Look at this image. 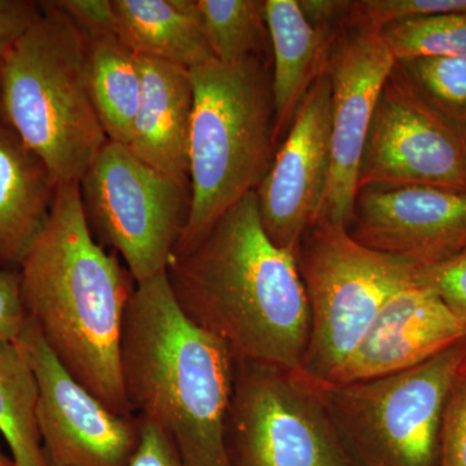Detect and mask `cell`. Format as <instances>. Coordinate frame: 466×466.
I'll return each mask as SVG.
<instances>
[{
    "label": "cell",
    "mask_w": 466,
    "mask_h": 466,
    "mask_svg": "<svg viewBox=\"0 0 466 466\" xmlns=\"http://www.w3.org/2000/svg\"><path fill=\"white\" fill-rule=\"evenodd\" d=\"M119 363L134 415L157 425L187 466H231L226 421L236 359L222 339L187 317L167 272L137 284Z\"/></svg>",
    "instance_id": "3957f363"
},
{
    "label": "cell",
    "mask_w": 466,
    "mask_h": 466,
    "mask_svg": "<svg viewBox=\"0 0 466 466\" xmlns=\"http://www.w3.org/2000/svg\"><path fill=\"white\" fill-rule=\"evenodd\" d=\"M438 466H466V376L456 377L447 397Z\"/></svg>",
    "instance_id": "4316f807"
},
{
    "label": "cell",
    "mask_w": 466,
    "mask_h": 466,
    "mask_svg": "<svg viewBox=\"0 0 466 466\" xmlns=\"http://www.w3.org/2000/svg\"><path fill=\"white\" fill-rule=\"evenodd\" d=\"M208 47L223 64L267 56L269 36L262 0H198Z\"/></svg>",
    "instance_id": "7402d4cb"
},
{
    "label": "cell",
    "mask_w": 466,
    "mask_h": 466,
    "mask_svg": "<svg viewBox=\"0 0 466 466\" xmlns=\"http://www.w3.org/2000/svg\"><path fill=\"white\" fill-rule=\"evenodd\" d=\"M466 327L424 285L395 293L330 383L367 381L403 372L465 341Z\"/></svg>",
    "instance_id": "9a60e30c"
},
{
    "label": "cell",
    "mask_w": 466,
    "mask_h": 466,
    "mask_svg": "<svg viewBox=\"0 0 466 466\" xmlns=\"http://www.w3.org/2000/svg\"><path fill=\"white\" fill-rule=\"evenodd\" d=\"M415 279L466 327V250L434 265L417 266Z\"/></svg>",
    "instance_id": "484cf974"
},
{
    "label": "cell",
    "mask_w": 466,
    "mask_h": 466,
    "mask_svg": "<svg viewBox=\"0 0 466 466\" xmlns=\"http://www.w3.org/2000/svg\"><path fill=\"white\" fill-rule=\"evenodd\" d=\"M265 18L274 58L272 94L279 148L320 69L330 34L319 32L309 23L299 0H265Z\"/></svg>",
    "instance_id": "d6986e66"
},
{
    "label": "cell",
    "mask_w": 466,
    "mask_h": 466,
    "mask_svg": "<svg viewBox=\"0 0 466 466\" xmlns=\"http://www.w3.org/2000/svg\"><path fill=\"white\" fill-rule=\"evenodd\" d=\"M466 12V0H358L346 24L381 33L383 27L410 18Z\"/></svg>",
    "instance_id": "d4e9b609"
},
{
    "label": "cell",
    "mask_w": 466,
    "mask_h": 466,
    "mask_svg": "<svg viewBox=\"0 0 466 466\" xmlns=\"http://www.w3.org/2000/svg\"><path fill=\"white\" fill-rule=\"evenodd\" d=\"M464 146H465V153H466V131H465V134H464Z\"/></svg>",
    "instance_id": "d590c367"
},
{
    "label": "cell",
    "mask_w": 466,
    "mask_h": 466,
    "mask_svg": "<svg viewBox=\"0 0 466 466\" xmlns=\"http://www.w3.org/2000/svg\"><path fill=\"white\" fill-rule=\"evenodd\" d=\"M191 208L177 249L200 238L226 211L256 192L271 167L275 143L272 70L267 56L189 70Z\"/></svg>",
    "instance_id": "5b68a950"
},
{
    "label": "cell",
    "mask_w": 466,
    "mask_h": 466,
    "mask_svg": "<svg viewBox=\"0 0 466 466\" xmlns=\"http://www.w3.org/2000/svg\"><path fill=\"white\" fill-rule=\"evenodd\" d=\"M88 39L92 104L106 137L127 147L142 97L139 57L115 35Z\"/></svg>",
    "instance_id": "ffe728a7"
},
{
    "label": "cell",
    "mask_w": 466,
    "mask_h": 466,
    "mask_svg": "<svg viewBox=\"0 0 466 466\" xmlns=\"http://www.w3.org/2000/svg\"><path fill=\"white\" fill-rule=\"evenodd\" d=\"M88 228L125 260L137 284L167 271L188 222L191 187L109 140L79 182Z\"/></svg>",
    "instance_id": "ba28073f"
},
{
    "label": "cell",
    "mask_w": 466,
    "mask_h": 466,
    "mask_svg": "<svg viewBox=\"0 0 466 466\" xmlns=\"http://www.w3.org/2000/svg\"><path fill=\"white\" fill-rule=\"evenodd\" d=\"M323 61L332 87V167L319 219L348 228L368 130L395 60L381 33L345 24L328 38Z\"/></svg>",
    "instance_id": "4fadbf2b"
},
{
    "label": "cell",
    "mask_w": 466,
    "mask_h": 466,
    "mask_svg": "<svg viewBox=\"0 0 466 466\" xmlns=\"http://www.w3.org/2000/svg\"><path fill=\"white\" fill-rule=\"evenodd\" d=\"M18 271L27 319L52 354L113 413L134 419L119 346L137 283L92 236L79 183L57 187L47 225Z\"/></svg>",
    "instance_id": "7a4b0ae2"
},
{
    "label": "cell",
    "mask_w": 466,
    "mask_h": 466,
    "mask_svg": "<svg viewBox=\"0 0 466 466\" xmlns=\"http://www.w3.org/2000/svg\"><path fill=\"white\" fill-rule=\"evenodd\" d=\"M36 383V425L48 466H127L139 420L116 415L63 367L32 321L18 337Z\"/></svg>",
    "instance_id": "8fae6325"
},
{
    "label": "cell",
    "mask_w": 466,
    "mask_h": 466,
    "mask_svg": "<svg viewBox=\"0 0 466 466\" xmlns=\"http://www.w3.org/2000/svg\"><path fill=\"white\" fill-rule=\"evenodd\" d=\"M175 299L236 360L299 372L311 314L296 256L269 240L256 192L226 211L167 267Z\"/></svg>",
    "instance_id": "6da1fadb"
},
{
    "label": "cell",
    "mask_w": 466,
    "mask_h": 466,
    "mask_svg": "<svg viewBox=\"0 0 466 466\" xmlns=\"http://www.w3.org/2000/svg\"><path fill=\"white\" fill-rule=\"evenodd\" d=\"M41 12V2L0 0V60L32 29Z\"/></svg>",
    "instance_id": "f546056e"
},
{
    "label": "cell",
    "mask_w": 466,
    "mask_h": 466,
    "mask_svg": "<svg viewBox=\"0 0 466 466\" xmlns=\"http://www.w3.org/2000/svg\"><path fill=\"white\" fill-rule=\"evenodd\" d=\"M348 231L359 244L413 266L466 250V192L431 186L359 189Z\"/></svg>",
    "instance_id": "5bb4252c"
},
{
    "label": "cell",
    "mask_w": 466,
    "mask_h": 466,
    "mask_svg": "<svg viewBox=\"0 0 466 466\" xmlns=\"http://www.w3.org/2000/svg\"><path fill=\"white\" fill-rule=\"evenodd\" d=\"M459 375L466 376V357L462 361L461 367H460Z\"/></svg>",
    "instance_id": "836d02e7"
},
{
    "label": "cell",
    "mask_w": 466,
    "mask_h": 466,
    "mask_svg": "<svg viewBox=\"0 0 466 466\" xmlns=\"http://www.w3.org/2000/svg\"><path fill=\"white\" fill-rule=\"evenodd\" d=\"M381 36L395 61L466 56V12L400 21L383 27Z\"/></svg>",
    "instance_id": "cb8c5ba5"
},
{
    "label": "cell",
    "mask_w": 466,
    "mask_h": 466,
    "mask_svg": "<svg viewBox=\"0 0 466 466\" xmlns=\"http://www.w3.org/2000/svg\"><path fill=\"white\" fill-rule=\"evenodd\" d=\"M58 184L0 118V268L20 269L50 218Z\"/></svg>",
    "instance_id": "e0dca14e"
},
{
    "label": "cell",
    "mask_w": 466,
    "mask_h": 466,
    "mask_svg": "<svg viewBox=\"0 0 466 466\" xmlns=\"http://www.w3.org/2000/svg\"><path fill=\"white\" fill-rule=\"evenodd\" d=\"M27 319L18 269L0 268V339L16 342Z\"/></svg>",
    "instance_id": "83f0119b"
},
{
    "label": "cell",
    "mask_w": 466,
    "mask_h": 466,
    "mask_svg": "<svg viewBox=\"0 0 466 466\" xmlns=\"http://www.w3.org/2000/svg\"><path fill=\"white\" fill-rule=\"evenodd\" d=\"M0 466H15L12 459L3 452L2 447H0Z\"/></svg>",
    "instance_id": "d6a6232c"
},
{
    "label": "cell",
    "mask_w": 466,
    "mask_h": 466,
    "mask_svg": "<svg viewBox=\"0 0 466 466\" xmlns=\"http://www.w3.org/2000/svg\"><path fill=\"white\" fill-rule=\"evenodd\" d=\"M358 186L466 192L464 135L429 106L395 66L377 99Z\"/></svg>",
    "instance_id": "30bf717a"
},
{
    "label": "cell",
    "mask_w": 466,
    "mask_h": 466,
    "mask_svg": "<svg viewBox=\"0 0 466 466\" xmlns=\"http://www.w3.org/2000/svg\"><path fill=\"white\" fill-rule=\"evenodd\" d=\"M395 66L429 106L465 134L466 56L406 58Z\"/></svg>",
    "instance_id": "603a6c76"
},
{
    "label": "cell",
    "mask_w": 466,
    "mask_h": 466,
    "mask_svg": "<svg viewBox=\"0 0 466 466\" xmlns=\"http://www.w3.org/2000/svg\"><path fill=\"white\" fill-rule=\"evenodd\" d=\"M56 3L88 38L116 36L118 21L113 0H60Z\"/></svg>",
    "instance_id": "f1b7e54d"
},
{
    "label": "cell",
    "mask_w": 466,
    "mask_h": 466,
    "mask_svg": "<svg viewBox=\"0 0 466 466\" xmlns=\"http://www.w3.org/2000/svg\"><path fill=\"white\" fill-rule=\"evenodd\" d=\"M324 57V56H323ZM332 87L324 61L256 189L269 240L296 256L323 210L332 167Z\"/></svg>",
    "instance_id": "7c38bea8"
},
{
    "label": "cell",
    "mask_w": 466,
    "mask_h": 466,
    "mask_svg": "<svg viewBox=\"0 0 466 466\" xmlns=\"http://www.w3.org/2000/svg\"><path fill=\"white\" fill-rule=\"evenodd\" d=\"M2 61L0 60V86H2Z\"/></svg>",
    "instance_id": "e575fe53"
},
{
    "label": "cell",
    "mask_w": 466,
    "mask_h": 466,
    "mask_svg": "<svg viewBox=\"0 0 466 466\" xmlns=\"http://www.w3.org/2000/svg\"><path fill=\"white\" fill-rule=\"evenodd\" d=\"M36 383L16 342L0 339V433L15 466H48L36 425Z\"/></svg>",
    "instance_id": "44dd1931"
},
{
    "label": "cell",
    "mask_w": 466,
    "mask_h": 466,
    "mask_svg": "<svg viewBox=\"0 0 466 466\" xmlns=\"http://www.w3.org/2000/svg\"><path fill=\"white\" fill-rule=\"evenodd\" d=\"M2 61L0 118L58 186L79 183L109 142L90 95L88 36L56 2Z\"/></svg>",
    "instance_id": "277c9868"
},
{
    "label": "cell",
    "mask_w": 466,
    "mask_h": 466,
    "mask_svg": "<svg viewBox=\"0 0 466 466\" xmlns=\"http://www.w3.org/2000/svg\"><path fill=\"white\" fill-rule=\"evenodd\" d=\"M465 357L466 339L395 375L351 383L309 379L363 466H438L444 406Z\"/></svg>",
    "instance_id": "52a82bcc"
},
{
    "label": "cell",
    "mask_w": 466,
    "mask_h": 466,
    "mask_svg": "<svg viewBox=\"0 0 466 466\" xmlns=\"http://www.w3.org/2000/svg\"><path fill=\"white\" fill-rule=\"evenodd\" d=\"M137 57L142 72V97L127 148L144 164L191 187V72L156 58Z\"/></svg>",
    "instance_id": "2e32d148"
},
{
    "label": "cell",
    "mask_w": 466,
    "mask_h": 466,
    "mask_svg": "<svg viewBox=\"0 0 466 466\" xmlns=\"http://www.w3.org/2000/svg\"><path fill=\"white\" fill-rule=\"evenodd\" d=\"M231 466H352L314 382L236 360L226 421Z\"/></svg>",
    "instance_id": "9c48e42d"
},
{
    "label": "cell",
    "mask_w": 466,
    "mask_h": 466,
    "mask_svg": "<svg viewBox=\"0 0 466 466\" xmlns=\"http://www.w3.org/2000/svg\"><path fill=\"white\" fill-rule=\"evenodd\" d=\"M296 260L311 314L300 372L329 382L385 303L415 283L417 266L359 244L346 227L323 218L303 236Z\"/></svg>",
    "instance_id": "8992f818"
},
{
    "label": "cell",
    "mask_w": 466,
    "mask_h": 466,
    "mask_svg": "<svg viewBox=\"0 0 466 466\" xmlns=\"http://www.w3.org/2000/svg\"><path fill=\"white\" fill-rule=\"evenodd\" d=\"M116 38L137 56L191 70L214 57L198 0H113Z\"/></svg>",
    "instance_id": "ac0fdd59"
},
{
    "label": "cell",
    "mask_w": 466,
    "mask_h": 466,
    "mask_svg": "<svg viewBox=\"0 0 466 466\" xmlns=\"http://www.w3.org/2000/svg\"><path fill=\"white\" fill-rule=\"evenodd\" d=\"M139 420V441L127 466H187L173 441L157 425Z\"/></svg>",
    "instance_id": "4dcf8cb0"
},
{
    "label": "cell",
    "mask_w": 466,
    "mask_h": 466,
    "mask_svg": "<svg viewBox=\"0 0 466 466\" xmlns=\"http://www.w3.org/2000/svg\"><path fill=\"white\" fill-rule=\"evenodd\" d=\"M299 3L309 23L327 35L345 25L351 5V2L345 0H299Z\"/></svg>",
    "instance_id": "1f68e13d"
}]
</instances>
